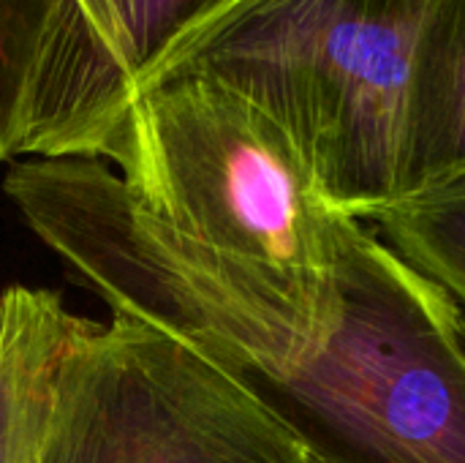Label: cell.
Masks as SVG:
<instances>
[{"label": "cell", "mask_w": 465, "mask_h": 463, "mask_svg": "<svg viewBox=\"0 0 465 463\" xmlns=\"http://www.w3.org/2000/svg\"><path fill=\"white\" fill-rule=\"evenodd\" d=\"M368 221H376L392 251L465 308V180L401 196Z\"/></svg>", "instance_id": "obj_9"}, {"label": "cell", "mask_w": 465, "mask_h": 463, "mask_svg": "<svg viewBox=\"0 0 465 463\" xmlns=\"http://www.w3.org/2000/svg\"><path fill=\"white\" fill-rule=\"evenodd\" d=\"M79 325L52 289L0 295V463H35L54 366Z\"/></svg>", "instance_id": "obj_8"}, {"label": "cell", "mask_w": 465, "mask_h": 463, "mask_svg": "<svg viewBox=\"0 0 465 463\" xmlns=\"http://www.w3.org/2000/svg\"><path fill=\"white\" fill-rule=\"evenodd\" d=\"M253 382L139 319H82L63 349L35 463H308Z\"/></svg>", "instance_id": "obj_5"}, {"label": "cell", "mask_w": 465, "mask_h": 463, "mask_svg": "<svg viewBox=\"0 0 465 463\" xmlns=\"http://www.w3.org/2000/svg\"><path fill=\"white\" fill-rule=\"evenodd\" d=\"M49 11L52 0H0V166L22 158Z\"/></svg>", "instance_id": "obj_11"}, {"label": "cell", "mask_w": 465, "mask_h": 463, "mask_svg": "<svg viewBox=\"0 0 465 463\" xmlns=\"http://www.w3.org/2000/svg\"><path fill=\"white\" fill-rule=\"evenodd\" d=\"M327 463H465V308L362 218L343 229L341 306L292 379H251Z\"/></svg>", "instance_id": "obj_3"}, {"label": "cell", "mask_w": 465, "mask_h": 463, "mask_svg": "<svg viewBox=\"0 0 465 463\" xmlns=\"http://www.w3.org/2000/svg\"><path fill=\"white\" fill-rule=\"evenodd\" d=\"M425 5L240 0L183 71L218 79L267 115L332 205L368 221L401 199L406 79Z\"/></svg>", "instance_id": "obj_2"}, {"label": "cell", "mask_w": 465, "mask_h": 463, "mask_svg": "<svg viewBox=\"0 0 465 463\" xmlns=\"http://www.w3.org/2000/svg\"><path fill=\"white\" fill-rule=\"evenodd\" d=\"M308 463H327V461H319V458H313V456H311V458H308Z\"/></svg>", "instance_id": "obj_12"}, {"label": "cell", "mask_w": 465, "mask_h": 463, "mask_svg": "<svg viewBox=\"0 0 465 463\" xmlns=\"http://www.w3.org/2000/svg\"><path fill=\"white\" fill-rule=\"evenodd\" d=\"M465 180V0H428L406 101L401 196Z\"/></svg>", "instance_id": "obj_7"}, {"label": "cell", "mask_w": 465, "mask_h": 463, "mask_svg": "<svg viewBox=\"0 0 465 463\" xmlns=\"http://www.w3.org/2000/svg\"><path fill=\"white\" fill-rule=\"evenodd\" d=\"M131 35L136 101L177 76L202 38L240 0H114Z\"/></svg>", "instance_id": "obj_10"}, {"label": "cell", "mask_w": 465, "mask_h": 463, "mask_svg": "<svg viewBox=\"0 0 465 463\" xmlns=\"http://www.w3.org/2000/svg\"><path fill=\"white\" fill-rule=\"evenodd\" d=\"M3 191L112 314L139 319L226 368L286 382L330 341L270 287L150 216L98 158H22Z\"/></svg>", "instance_id": "obj_4"}, {"label": "cell", "mask_w": 465, "mask_h": 463, "mask_svg": "<svg viewBox=\"0 0 465 463\" xmlns=\"http://www.w3.org/2000/svg\"><path fill=\"white\" fill-rule=\"evenodd\" d=\"M134 104L136 63L117 3L52 0L22 158L109 161Z\"/></svg>", "instance_id": "obj_6"}, {"label": "cell", "mask_w": 465, "mask_h": 463, "mask_svg": "<svg viewBox=\"0 0 465 463\" xmlns=\"http://www.w3.org/2000/svg\"><path fill=\"white\" fill-rule=\"evenodd\" d=\"M109 161L150 216L332 336L351 216L253 104L207 74L183 71L134 104Z\"/></svg>", "instance_id": "obj_1"}]
</instances>
